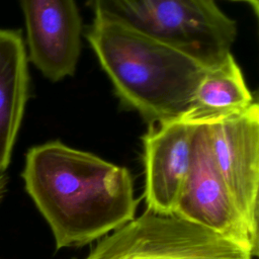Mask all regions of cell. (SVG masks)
I'll return each mask as SVG.
<instances>
[{
  "label": "cell",
  "instance_id": "6da1fadb",
  "mask_svg": "<svg viewBox=\"0 0 259 259\" xmlns=\"http://www.w3.org/2000/svg\"><path fill=\"white\" fill-rule=\"evenodd\" d=\"M22 178L57 250L85 246L135 219L139 199L128 169L60 141L30 148Z\"/></svg>",
  "mask_w": 259,
  "mask_h": 259
},
{
  "label": "cell",
  "instance_id": "7a4b0ae2",
  "mask_svg": "<svg viewBox=\"0 0 259 259\" xmlns=\"http://www.w3.org/2000/svg\"><path fill=\"white\" fill-rule=\"evenodd\" d=\"M86 38L121 103L149 124L180 120L206 67L181 50L94 18Z\"/></svg>",
  "mask_w": 259,
  "mask_h": 259
},
{
  "label": "cell",
  "instance_id": "3957f363",
  "mask_svg": "<svg viewBox=\"0 0 259 259\" xmlns=\"http://www.w3.org/2000/svg\"><path fill=\"white\" fill-rule=\"evenodd\" d=\"M94 18L112 21L173 46L206 68L230 53L236 21L214 0H87Z\"/></svg>",
  "mask_w": 259,
  "mask_h": 259
},
{
  "label": "cell",
  "instance_id": "277c9868",
  "mask_svg": "<svg viewBox=\"0 0 259 259\" xmlns=\"http://www.w3.org/2000/svg\"><path fill=\"white\" fill-rule=\"evenodd\" d=\"M86 259H253L221 235L175 214L146 210L106 235Z\"/></svg>",
  "mask_w": 259,
  "mask_h": 259
},
{
  "label": "cell",
  "instance_id": "5b68a950",
  "mask_svg": "<svg viewBox=\"0 0 259 259\" xmlns=\"http://www.w3.org/2000/svg\"><path fill=\"white\" fill-rule=\"evenodd\" d=\"M174 214L221 235L253 257L258 256V241L252 237L214 163L207 125L195 128L191 163Z\"/></svg>",
  "mask_w": 259,
  "mask_h": 259
},
{
  "label": "cell",
  "instance_id": "8992f818",
  "mask_svg": "<svg viewBox=\"0 0 259 259\" xmlns=\"http://www.w3.org/2000/svg\"><path fill=\"white\" fill-rule=\"evenodd\" d=\"M214 163L252 237L258 241L259 106L207 125Z\"/></svg>",
  "mask_w": 259,
  "mask_h": 259
},
{
  "label": "cell",
  "instance_id": "52a82bcc",
  "mask_svg": "<svg viewBox=\"0 0 259 259\" xmlns=\"http://www.w3.org/2000/svg\"><path fill=\"white\" fill-rule=\"evenodd\" d=\"M28 58L51 81L75 73L81 53L82 19L75 0H20Z\"/></svg>",
  "mask_w": 259,
  "mask_h": 259
},
{
  "label": "cell",
  "instance_id": "ba28073f",
  "mask_svg": "<svg viewBox=\"0 0 259 259\" xmlns=\"http://www.w3.org/2000/svg\"><path fill=\"white\" fill-rule=\"evenodd\" d=\"M196 126L181 120L149 124L143 136L147 209L174 214L189 171Z\"/></svg>",
  "mask_w": 259,
  "mask_h": 259
},
{
  "label": "cell",
  "instance_id": "9c48e42d",
  "mask_svg": "<svg viewBox=\"0 0 259 259\" xmlns=\"http://www.w3.org/2000/svg\"><path fill=\"white\" fill-rule=\"evenodd\" d=\"M257 102L232 53L206 68L181 121L198 126L239 115Z\"/></svg>",
  "mask_w": 259,
  "mask_h": 259
},
{
  "label": "cell",
  "instance_id": "30bf717a",
  "mask_svg": "<svg viewBox=\"0 0 259 259\" xmlns=\"http://www.w3.org/2000/svg\"><path fill=\"white\" fill-rule=\"evenodd\" d=\"M28 81L21 32L0 29V173L10 163L28 96Z\"/></svg>",
  "mask_w": 259,
  "mask_h": 259
},
{
  "label": "cell",
  "instance_id": "8fae6325",
  "mask_svg": "<svg viewBox=\"0 0 259 259\" xmlns=\"http://www.w3.org/2000/svg\"><path fill=\"white\" fill-rule=\"evenodd\" d=\"M7 182H8V179L4 175V173H0V204L2 203V201L4 199V196H5V193H6Z\"/></svg>",
  "mask_w": 259,
  "mask_h": 259
},
{
  "label": "cell",
  "instance_id": "7c38bea8",
  "mask_svg": "<svg viewBox=\"0 0 259 259\" xmlns=\"http://www.w3.org/2000/svg\"><path fill=\"white\" fill-rule=\"evenodd\" d=\"M232 1H241V2H245V3L249 4L253 8L254 13L256 15H258V12H259V0H232Z\"/></svg>",
  "mask_w": 259,
  "mask_h": 259
}]
</instances>
